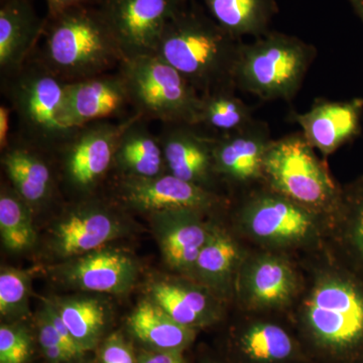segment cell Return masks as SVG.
<instances>
[{"instance_id":"cell-1","label":"cell","mask_w":363,"mask_h":363,"mask_svg":"<svg viewBox=\"0 0 363 363\" xmlns=\"http://www.w3.org/2000/svg\"><path fill=\"white\" fill-rule=\"evenodd\" d=\"M33 56L65 83L116 71L124 60L113 30L98 6L70 7L45 18Z\"/></svg>"},{"instance_id":"cell-2","label":"cell","mask_w":363,"mask_h":363,"mask_svg":"<svg viewBox=\"0 0 363 363\" xmlns=\"http://www.w3.org/2000/svg\"><path fill=\"white\" fill-rule=\"evenodd\" d=\"M242 43L222 28L196 0H190L167 23L156 55L203 94L235 88L234 69Z\"/></svg>"},{"instance_id":"cell-3","label":"cell","mask_w":363,"mask_h":363,"mask_svg":"<svg viewBox=\"0 0 363 363\" xmlns=\"http://www.w3.org/2000/svg\"><path fill=\"white\" fill-rule=\"evenodd\" d=\"M67 84L35 58L13 76L1 79V92L18 119L16 135L56 152L73 135L67 109Z\"/></svg>"},{"instance_id":"cell-4","label":"cell","mask_w":363,"mask_h":363,"mask_svg":"<svg viewBox=\"0 0 363 363\" xmlns=\"http://www.w3.org/2000/svg\"><path fill=\"white\" fill-rule=\"evenodd\" d=\"M317 56L314 45L286 33L269 30L241 44L234 69L236 90L262 101H292Z\"/></svg>"},{"instance_id":"cell-5","label":"cell","mask_w":363,"mask_h":363,"mask_svg":"<svg viewBox=\"0 0 363 363\" xmlns=\"http://www.w3.org/2000/svg\"><path fill=\"white\" fill-rule=\"evenodd\" d=\"M117 71L125 81L133 112L145 121L198 123L200 93L161 57L124 59Z\"/></svg>"},{"instance_id":"cell-6","label":"cell","mask_w":363,"mask_h":363,"mask_svg":"<svg viewBox=\"0 0 363 363\" xmlns=\"http://www.w3.org/2000/svg\"><path fill=\"white\" fill-rule=\"evenodd\" d=\"M269 188L306 208L341 202L335 182L301 131L272 140L264 162Z\"/></svg>"},{"instance_id":"cell-7","label":"cell","mask_w":363,"mask_h":363,"mask_svg":"<svg viewBox=\"0 0 363 363\" xmlns=\"http://www.w3.org/2000/svg\"><path fill=\"white\" fill-rule=\"evenodd\" d=\"M135 113L123 121H97L76 130L55 152L59 175L67 187L82 199L94 196L105 177L112 171L119 138Z\"/></svg>"},{"instance_id":"cell-8","label":"cell","mask_w":363,"mask_h":363,"mask_svg":"<svg viewBox=\"0 0 363 363\" xmlns=\"http://www.w3.org/2000/svg\"><path fill=\"white\" fill-rule=\"evenodd\" d=\"M359 283L330 279L318 286L306 304L313 333L337 352L363 354V284Z\"/></svg>"},{"instance_id":"cell-9","label":"cell","mask_w":363,"mask_h":363,"mask_svg":"<svg viewBox=\"0 0 363 363\" xmlns=\"http://www.w3.org/2000/svg\"><path fill=\"white\" fill-rule=\"evenodd\" d=\"M190 0H101L124 59L156 54L162 30Z\"/></svg>"},{"instance_id":"cell-10","label":"cell","mask_w":363,"mask_h":363,"mask_svg":"<svg viewBox=\"0 0 363 363\" xmlns=\"http://www.w3.org/2000/svg\"><path fill=\"white\" fill-rule=\"evenodd\" d=\"M112 203L92 196L67 208L55 224L51 245L55 255L71 259L100 250L124 233L123 217Z\"/></svg>"},{"instance_id":"cell-11","label":"cell","mask_w":363,"mask_h":363,"mask_svg":"<svg viewBox=\"0 0 363 363\" xmlns=\"http://www.w3.org/2000/svg\"><path fill=\"white\" fill-rule=\"evenodd\" d=\"M112 200L123 209L149 215L178 210L201 212L219 202L211 191L169 173L150 178L116 177Z\"/></svg>"},{"instance_id":"cell-12","label":"cell","mask_w":363,"mask_h":363,"mask_svg":"<svg viewBox=\"0 0 363 363\" xmlns=\"http://www.w3.org/2000/svg\"><path fill=\"white\" fill-rule=\"evenodd\" d=\"M167 172L209 190L216 178L215 135L200 124L164 123L159 135Z\"/></svg>"},{"instance_id":"cell-13","label":"cell","mask_w":363,"mask_h":363,"mask_svg":"<svg viewBox=\"0 0 363 363\" xmlns=\"http://www.w3.org/2000/svg\"><path fill=\"white\" fill-rule=\"evenodd\" d=\"M1 166L9 185L33 209L51 201L59 173L54 152L13 133L9 147L1 152Z\"/></svg>"},{"instance_id":"cell-14","label":"cell","mask_w":363,"mask_h":363,"mask_svg":"<svg viewBox=\"0 0 363 363\" xmlns=\"http://www.w3.org/2000/svg\"><path fill=\"white\" fill-rule=\"evenodd\" d=\"M67 109L73 128L123 121L133 113L130 93L118 71L67 84Z\"/></svg>"},{"instance_id":"cell-15","label":"cell","mask_w":363,"mask_h":363,"mask_svg":"<svg viewBox=\"0 0 363 363\" xmlns=\"http://www.w3.org/2000/svg\"><path fill=\"white\" fill-rule=\"evenodd\" d=\"M272 140L269 124L255 118L240 130L215 135L217 176L238 184L264 180V157Z\"/></svg>"},{"instance_id":"cell-16","label":"cell","mask_w":363,"mask_h":363,"mask_svg":"<svg viewBox=\"0 0 363 363\" xmlns=\"http://www.w3.org/2000/svg\"><path fill=\"white\" fill-rule=\"evenodd\" d=\"M362 98L347 101L317 99L304 113L293 112L291 119L315 150L329 156L362 133Z\"/></svg>"},{"instance_id":"cell-17","label":"cell","mask_w":363,"mask_h":363,"mask_svg":"<svg viewBox=\"0 0 363 363\" xmlns=\"http://www.w3.org/2000/svg\"><path fill=\"white\" fill-rule=\"evenodd\" d=\"M138 267L130 255L117 250H97L74 257L62 267L67 285L89 292L124 294L138 278Z\"/></svg>"},{"instance_id":"cell-18","label":"cell","mask_w":363,"mask_h":363,"mask_svg":"<svg viewBox=\"0 0 363 363\" xmlns=\"http://www.w3.org/2000/svg\"><path fill=\"white\" fill-rule=\"evenodd\" d=\"M45 21L32 0H0V79L13 76L30 59L42 39Z\"/></svg>"},{"instance_id":"cell-19","label":"cell","mask_w":363,"mask_h":363,"mask_svg":"<svg viewBox=\"0 0 363 363\" xmlns=\"http://www.w3.org/2000/svg\"><path fill=\"white\" fill-rule=\"evenodd\" d=\"M199 211L178 210L150 215L164 262L177 271L194 269L210 231L198 220Z\"/></svg>"},{"instance_id":"cell-20","label":"cell","mask_w":363,"mask_h":363,"mask_svg":"<svg viewBox=\"0 0 363 363\" xmlns=\"http://www.w3.org/2000/svg\"><path fill=\"white\" fill-rule=\"evenodd\" d=\"M308 208L288 199L269 188L252 198L245 207V216L255 235L269 240H296L312 228V215Z\"/></svg>"},{"instance_id":"cell-21","label":"cell","mask_w":363,"mask_h":363,"mask_svg":"<svg viewBox=\"0 0 363 363\" xmlns=\"http://www.w3.org/2000/svg\"><path fill=\"white\" fill-rule=\"evenodd\" d=\"M149 123L135 113L123 131L112 167L116 177L150 178L168 173L159 136L150 130Z\"/></svg>"},{"instance_id":"cell-22","label":"cell","mask_w":363,"mask_h":363,"mask_svg":"<svg viewBox=\"0 0 363 363\" xmlns=\"http://www.w3.org/2000/svg\"><path fill=\"white\" fill-rule=\"evenodd\" d=\"M209 16L238 40L257 38L271 30L279 13L278 0H201Z\"/></svg>"},{"instance_id":"cell-23","label":"cell","mask_w":363,"mask_h":363,"mask_svg":"<svg viewBox=\"0 0 363 363\" xmlns=\"http://www.w3.org/2000/svg\"><path fill=\"white\" fill-rule=\"evenodd\" d=\"M128 327L138 340L156 350L182 351L195 336L194 329L178 323L150 298L133 310Z\"/></svg>"},{"instance_id":"cell-24","label":"cell","mask_w":363,"mask_h":363,"mask_svg":"<svg viewBox=\"0 0 363 363\" xmlns=\"http://www.w3.org/2000/svg\"><path fill=\"white\" fill-rule=\"evenodd\" d=\"M236 88L225 87L200 94L197 124L214 135H220L252 123L253 109L236 95Z\"/></svg>"},{"instance_id":"cell-25","label":"cell","mask_w":363,"mask_h":363,"mask_svg":"<svg viewBox=\"0 0 363 363\" xmlns=\"http://www.w3.org/2000/svg\"><path fill=\"white\" fill-rule=\"evenodd\" d=\"M150 300L184 326L206 321L210 305L207 296L196 289L169 281H157L149 286Z\"/></svg>"},{"instance_id":"cell-26","label":"cell","mask_w":363,"mask_h":363,"mask_svg":"<svg viewBox=\"0 0 363 363\" xmlns=\"http://www.w3.org/2000/svg\"><path fill=\"white\" fill-rule=\"evenodd\" d=\"M51 302L82 350H93L106 324L105 306L93 298H57Z\"/></svg>"},{"instance_id":"cell-27","label":"cell","mask_w":363,"mask_h":363,"mask_svg":"<svg viewBox=\"0 0 363 363\" xmlns=\"http://www.w3.org/2000/svg\"><path fill=\"white\" fill-rule=\"evenodd\" d=\"M33 208L11 187H2L0 194V235L6 250L25 252L35 245Z\"/></svg>"},{"instance_id":"cell-28","label":"cell","mask_w":363,"mask_h":363,"mask_svg":"<svg viewBox=\"0 0 363 363\" xmlns=\"http://www.w3.org/2000/svg\"><path fill=\"white\" fill-rule=\"evenodd\" d=\"M293 290L292 272L279 260H262L253 269L250 291L257 302L279 304L290 297Z\"/></svg>"},{"instance_id":"cell-29","label":"cell","mask_w":363,"mask_h":363,"mask_svg":"<svg viewBox=\"0 0 363 363\" xmlns=\"http://www.w3.org/2000/svg\"><path fill=\"white\" fill-rule=\"evenodd\" d=\"M242 350L257 362H279L290 357L292 339L281 327L272 324L253 326L243 335Z\"/></svg>"},{"instance_id":"cell-30","label":"cell","mask_w":363,"mask_h":363,"mask_svg":"<svg viewBox=\"0 0 363 363\" xmlns=\"http://www.w3.org/2000/svg\"><path fill=\"white\" fill-rule=\"evenodd\" d=\"M238 257L235 243L228 236L215 231L199 253L194 269L208 281H218L230 272Z\"/></svg>"},{"instance_id":"cell-31","label":"cell","mask_w":363,"mask_h":363,"mask_svg":"<svg viewBox=\"0 0 363 363\" xmlns=\"http://www.w3.org/2000/svg\"><path fill=\"white\" fill-rule=\"evenodd\" d=\"M30 277L16 269H2L0 274V314L21 317L28 311Z\"/></svg>"},{"instance_id":"cell-32","label":"cell","mask_w":363,"mask_h":363,"mask_svg":"<svg viewBox=\"0 0 363 363\" xmlns=\"http://www.w3.org/2000/svg\"><path fill=\"white\" fill-rule=\"evenodd\" d=\"M344 202L347 210L348 240L363 267V179L346 193Z\"/></svg>"},{"instance_id":"cell-33","label":"cell","mask_w":363,"mask_h":363,"mask_svg":"<svg viewBox=\"0 0 363 363\" xmlns=\"http://www.w3.org/2000/svg\"><path fill=\"white\" fill-rule=\"evenodd\" d=\"M30 338L23 327L2 325L0 328V363H25L30 354Z\"/></svg>"},{"instance_id":"cell-34","label":"cell","mask_w":363,"mask_h":363,"mask_svg":"<svg viewBox=\"0 0 363 363\" xmlns=\"http://www.w3.org/2000/svg\"><path fill=\"white\" fill-rule=\"evenodd\" d=\"M39 323L40 343L45 358L52 363H61L74 359L73 355L67 350L58 332L44 311L40 313Z\"/></svg>"},{"instance_id":"cell-35","label":"cell","mask_w":363,"mask_h":363,"mask_svg":"<svg viewBox=\"0 0 363 363\" xmlns=\"http://www.w3.org/2000/svg\"><path fill=\"white\" fill-rule=\"evenodd\" d=\"M102 363H135L133 352L119 334L107 339L102 347Z\"/></svg>"},{"instance_id":"cell-36","label":"cell","mask_w":363,"mask_h":363,"mask_svg":"<svg viewBox=\"0 0 363 363\" xmlns=\"http://www.w3.org/2000/svg\"><path fill=\"white\" fill-rule=\"evenodd\" d=\"M43 311H44L47 317L49 318L51 323L54 325L55 328H56L57 332H58L60 337H61L63 343L65 344L67 350L70 351L74 358L81 357V355L84 353V351L82 350V348L79 346V344L76 342L75 339L72 336L71 332L67 328L66 324L64 323L63 319L60 316L58 311H57L56 308L52 305L51 301L45 303Z\"/></svg>"},{"instance_id":"cell-37","label":"cell","mask_w":363,"mask_h":363,"mask_svg":"<svg viewBox=\"0 0 363 363\" xmlns=\"http://www.w3.org/2000/svg\"><path fill=\"white\" fill-rule=\"evenodd\" d=\"M138 363H186L181 351L152 350L140 353Z\"/></svg>"},{"instance_id":"cell-38","label":"cell","mask_w":363,"mask_h":363,"mask_svg":"<svg viewBox=\"0 0 363 363\" xmlns=\"http://www.w3.org/2000/svg\"><path fill=\"white\" fill-rule=\"evenodd\" d=\"M13 111L9 104L0 105V150H4L11 143V116Z\"/></svg>"},{"instance_id":"cell-39","label":"cell","mask_w":363,"mask_h":363,"mask_svg":"<svg viewBox=\"0 0 363 363\" xmlns=\"http://www.w3.org/2000/svg\"><path fill=\"white\" fill-rule=\"evenodd\" d=\"M48 6L47 14H55L70 7L80 6H98L101 0H45Z\"/></svg>"},{"instance_id":"cell-40","label":"cell","mask_w":363,"mask_h":363,"mask_svg":"<svg viewBox=\"0 0 363 363\" xmlns=\"http://www.w3.org/2000/svg\"><path fill=\"white\" fill-rule=\"evenodd\" d=\"M351 6L363 23V0H350Z\"/></svg>"},{"instance_id":"cell-41","label":"cell","mask_w":363,"mask_h":363,"mask_svg":"<svg viewBox=\"0 0 363 363\" xmlns=\"http://www.w3.org/2000/svg\"><path fill=\"white\" fill-rule=\"evenodd\" d=\"M360 363H363V357L362 358V362H360Z\"/></svg>"}]
</instances>
